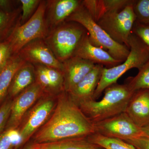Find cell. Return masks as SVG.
I'll return each instance as SVG.
<instances>
[{"instance_id":"obj_1","label":"cell","mask_w":149,"mask_h":149,"mask_svg":"<svg viewBox=\"0 0 149 149\" xmlns=\"http://www.w3.org/2000/svg\"><path fill=\"white\" fill-rule=\"evenodd\" d=\"M49 119L34 136V143L42 144L71 138L88 137L95 133L94 123L64 91Z\"/></svg>"},{"instance_id":"obj_2","label":"cell","mask_w":149,"mask_h":149,"mask_svg":"<svg viewBox=\"0 0 149 149\" xmlns=\"http://www.w3.org/2000/svg\"><path fill=\"white\" fill-rule=\"evenodd\" d=\"M103 97L99 101L92 100L77 105L89 120L96 123L125 112L135 92L127 84L115 83L104 91Z\"/></svg>"},{"instance_id":"obj_3","label":"cell","mask_w":149,"mask_h":149,"mask_svg":"<svg viewBox=\"0 0 149 149\" xmlns=\"http://www.w3.org/2000/svg\"><path fill=\"white\" fill-rule=\"evenodd\" d=\"M128 46L130 52L125 61L113 67L104 68L94 94L95 100L101 96L107 88L117 83L118 80L129 70L136 68L139 70L149 61V49L133 33L129 36Z\"/></svg>"},{"instance_id":"obj_4","label":"cell","mask_w":149,"mask_h":149,"mask_svg":"<svg viewBox=\"0 0 149 149\" xmlns=\"http://www.w3.org/2000/svg\"><path fill=\"white\" fill-rule=\"evenodd\" d=\"M65 21L75 22L82 25L87 30L91 42L107 51L115 59L123 62L127 58L130 52L129 48L113 40L93 19L82 3Z\"/></svg>"},{"instance_id":"obj_5","label":"cell","mask_w":149,"mask_h":149,"mask_svg":"<svg viewBox=\"0 0 149 149\" xmlns=\"http://www.w3.org/2000/svg\"><path fill=\"white\" fill-rule=\"evenodd\" d=\"M87 30L73 21H65L51 29L45 42L56 58L63 62L74 56V52Z\"/></svg>"},{"instance_id":"obj_6","label":"cell","mask_w":149,"mask_h":149,"mask_svg":"<svg viewBox=\"0 0 149 149\" xmlns=\"http://www.w3.org/2000/svg\"><path fill=\"white\" fill-rule=\"evenodd\" d=\"M46 3L47 1L41 0L33 16L26 23L17 26L6 40L11 55L17 54L24 46L33 40L47 37L49 30L45 19Z\"/></svg>"},{"instance_id":"obj_7","label":"cell","mask_w":149,"mask_h":149,"mask_svg":"<svg viewBox=\"0 0 149 149\" xmlns=\"http://www.w3.org/2000/svg\"><path fill=\"white\" fill-rule=\"evenodd\" d=\"M134 1L120 11L106 14L96 22L113 40L128 48V39L136 21Z\"/></svg>"},{"instance_id":"obj_8","label":"cell","mask_w":149,"mask_h":149,"mask_svg":"<svg viewBox=\"0 0 149 149\" xmlns=\"http://www.w3.org/2000/svg\"><path fill=\"white\" fill-rule=\"evenodd\" d=\"M94 126L95 133L123 141L144 136L141 128L133 122L125 112L94 123Z\"/></svg>"},{"instance_id":"obj_9","label":"cell","mask_w":149,"mask_h":149,"mask_svg":"<svg viewBox=\"0 0 149 149\" xmlns=\"http://www.w3.org/2000/svg\"><path fill=\"white\" fill-rule=\"evenodd\" d=\"M44 93L42 87L35 82L17 95L13 101L10 115L6 126V130L16 129L26 112Z\"/></svg>"},{"instance_id":"obj_10","label":"cell","mask_w":149,"mask_h":149,"mask_svg":"<svg viewBox=\"0 0 149 149\" xmlns=\"http://www.w3.org/2000/svg\"><path fill=\"white\" fill-rule=\"evenodd\" d=\"M17 55L25 62L62 70V64L48 47L44 39L33 40L24 46Z\"/></svg>"},{"instance_id":"obj_11","label":"cell","mask_w":149,"mask_h":149,"mask_svg":"<svg viewBox=\"0 0 149 149\" xmlns=\"http://www.w3.org/2000/svg\"><path fill=\"white\" fill-rule=\"evenodd\" d=\"M54 107V101L47 97L41 100L31 110L20 130H18L22 146L45 123Z\"/></svg>"},{"instance_id":"obj_12","label":"cell","mask_w":149,"mask_h":149,"mask_svg":"<svg viewBox=\"0 0 149 149\" xmlns=\"http://www.w3.org/2000/svg\"><path fill=\"white\" fill-rule=\"evenodd\" d=\"M73 56L78 57L100 65L106 68H110L122 63L113 58L107 51L94 45L90 42L89 35L85 34L74 52Z\"/></svg>"},{"instance_id":"obj_13","label":"cell","mask_w":149,"mask_h":149,"mask_svg":"<svg viewBox=\"0 0 149 149\" xmlns=\"http://www.w3.org/2000/svg\"><path fill=\"white\" fill-rule=\"evenodd\" d=\"M64 91L68 93L93 69L95 64L86 60L72 56L62 62Z\"/></svg>"},{"instance_id":"obj_14","label":"cell","mask_w":149,"mask_h":149,"mask_svg":"<svg viewBox=\"0 0 149 149\" xmlns=\"http://www.w3.org/2000/svg\"><path fill=\"white\" fill-rule=\"evenodd\" d=\"M79 0H47L45 19L49 30L56 27L77 9L81 4Z\"/></svg>"},{"instance_id":"obj_15","label":"cell","mask_w":149,"mask_h":149,"mask_svg":"<svg viewBox=\"0 0 149 149\" xmlns=\"http://www.w3.org/2000/svg\"><path fill=\"white\" fill-rule=\"evenodd\" d=\"M104 67L95 65L93 69L67 93L76 104L94 100V96Z\"/></svg>"},{"instance_id":"obj_16","label":"cell","mask_w":149,"mask_h":149,"mask_svg":"<svg viewBox=\"0 0 149 149\" xmlns=\"http://www.w3.org/2000/svg\"><path fill=\"white\" fill-rule=\"evenodd\" d=\"M125 112L138 127L142 128L149 125V89L135 92Z\"/></svg>"},{"instance_id":"obj_17","label":"cell","mask_w":149,"mask_h":149,"mask_svg":"<svg viewBox=\"0 0 149 149\" xmlns=\"http://www.w3.org/2000/svg\"><path fill=\"white\" fill-rule=\"evenodd\" d=\"M35 82V66L26 62L15 74L8 93L11 97H15Z\"/></svg>"},{"instance_id":"obj_18","label":"cell","mask_w":149,"mask_h":149,"mask_svg":"<svg viewBox=\"0 0 149 149\" xmlns=\"http://www.w3.org/2000/svg\"><path fill=\"white\" fill-rule=\"evenodd\" d=\"M25 63L18 55H11L0 71V101L8 93L15 73Z\"/></svg>"},{"instance_id":"obj_19","label":"cell","mask_w":149,"mask_h":149,"mask_svg":"<svg viewBox=\"0 0 149 149\" xmlns=\"http://www.w3.org/2000/svg\"><path fill=\"white\" fill-rule=\"evenodd\" d=\"M37 144L38 149H98L100 148L90 142L87 137L71 138Z\"/></svg>"},{"instance_id":"obj_20","label":"cell","mask_w":149,"mask_h":149,"mask_svg":"<svg viewBox=\"0 0 149 149\" xmlns=\"http://www.w3.org/2000/svg\"><path fill=\"white\" fill-rule=\"evenodd\" d=\"M21 5L10 12L0 11V43L5 42L14 29L20 25Z\"/></svg>"},{"instance_id":"obj_21","label":"cell","mask_w":149,"mask_h":149,"mask_svg":"<svg viewBox=\"0 0 149 149\" xmlns=\"http://www.w3.org/2000/svg\"><path fill=\"white\" fill-rule=\"evenodd\" d=\"M87 138L91 143L104 149H137L125 141L106 137L97 133H93Z\"/></svg>"},{"instance_id":"obj_22","label":"cell","mask_w":149,"mask_h":149,"mask_svg":"<svg viewBox=\"0 0 149 149\" xmlns=\"http://www.w3.org/2000/svg\"><path fill=\"white\" fill-rule=\"evenodd\" d=\"M139 71L135 77H128L125 83L135 92L149 89V61Z\"/></svg>"},{"instance_id":"obj_23","label":"cell","mask_w":149,"mask_h":149,"mask_svg":"<svg viewBox=\"0 0 149 149\" xmlns=\"http://www.w3.org/2000/svg\"><path fill=\"white\" fill-rule=\"evenodd\" d=\"M21 146L18 130L8 129L0 135V149H18Z\"/></svg>"},{"instance_id":"obj_24","label":"cell","mask_w":149,"mask_h":149,"mask_svg":"<svg viewBox=\"0 0 149 149\" xmlns=\"http://www.w3.org/2000/svg\"><path fill=\"white\" fill-rule=\"evenodd\" d=\"M45 69L50 81L53 93H61L64 91V77L62 71L45 65Z\"/></svg>"},{"instance_id":"obj_25","label":"cell","mask_w":149,"mask_h":149,"mask_svg":"<svg viewBox=\"0 0 149 149\" xmlns=\"http://www.w3.org/2000/svg\"><path fill=\"white\" fill-rule=\"evenodd\" d=\"M133 8L136 21L149 24V0H134Z\"/></svg>"},{"instance_id":"obj_26","label":"cell","mask_w":149,"mask_h":149,"mask_svg":"<svg viewBox=\"0 0 149 149\" xmlns=\"http://www.w3.org/2000/svg\"><path fill=\"white\" fill-rule=\"evenodd\" d=\"M22 15L20 25L24 24L35 14L40 5L41 0H19Z\"/></svg>"},{"instance_id":"obj_27","label":"cell","mask_w":149,"mask_h":149,"mask_svg":"<svg viewBox=\"0 0 149 149\" xmlns=\"http://www.w3.org/2000/svg\"><path fill=\"white\" fill-rule=\"evenodd\" d=\"M35 71V82L40 85L45 92L53 93L52 85L46 73L45 65L37 64L34 65Z\"/></svg>"},{"instance_id":"obj_28","label":"cell","mask_w":149,"mask_h":149,"mask_svg":"<svg viewBox=\"0 0 149 149\" xmlns=\"http://www.w3.org/2000/svg\"><path fill=\"white\" fill-rule=\"evenodd\" d=\"M132 33L136 35L149 49V24L135 21Z\"/></svg>"},{"instance_id":"obj_29","label":"cell","mask_w":149,"mask_h":149,"mask_svg":"<svg viewBox=\"0 0 149 149\" xmlns=\"http://www.w3.org/2000/svg\"><path fill=\"white\" fill-rule=\"evenodd\" d=\"M13 101L9 100L0 108V135L5 128L10 115Z\"/></svg>"},{"instance_id":"obj_30","label":"cell","mask_w":149,"mask_h":149,"mask_svg":"<svg viewBox=\"0 0 149 149\" xmlns=\"http://www.w3.org/2000/svg\"><path fill=\"white\" fill-rule=\"evenodd\" d=\"M11 56V53L8 43L6 41L0 43V71Z\"/></svg>"},{"instance_id":"obj_31","label":"cell","mask_w":149,"mask_h":149,"mask_svg":"<svg viewBox=\"0 0 149 149\" xmlns=\"http://www.w3.org/2000/svg\"><path fill=\"white\" fill-rule=\"evenodd\" d=\"M125 141L133 145L137 149H149V138L148 137L141 136Z\"/></svg>"},{"instance_id":"obj_32","label":"cell","mask_w":149,"mask_h":149,"mask_svg":"<svg viewBox=\"0 0 149 149\" xmlns=\"http://www.w3.org/2000/svg\"><path fill=\"white\" fill-rule=\"evenodd\" d=\"M17 1H10V0H0V11L4 12H10L18 8L15 7V3Z\"/></svg>"},{"instance_id":"obj_33","label":"cell","mask_w":149,"mask_h":149,"mask_svg":"<svg viewBox=\"0 0 149 149\" xmlns=\"http://www.w3.org/2000/svg\"><path fill=\"white\" fill-rule=\"evenodd\" d=\"M22 149H38V144L35 143H30L27 144Z\"/></svg>"},{"instance_id":"obj_34","label":"cell","mask_w":149,"mask_h":149,"mask_svg":"<svg viewBox=\"0 0 149 149\" xmlns=\"http://www.w3.org/2000/svg\"><path fill=\"white\" fill-rule=\"evenodd\" d=\"M144 136L149 138V125L141 128Z\"/></svg>"},{"instance_id":"obj_35","label":"cell","mask_w":149,"mask_h":149,"mask_svg":"<svg viewBox=\"0 0 149 149\" xmlns=\"http://www.w3.org/2000/svg\"><path fill=\"white\" fill-rule=\"evenodd\" d=\"M98 149H104L102 148H99Z\"/></svg>"}]
</instances>
